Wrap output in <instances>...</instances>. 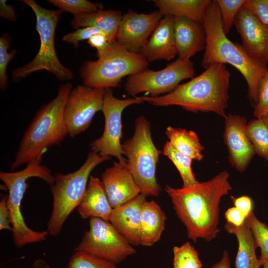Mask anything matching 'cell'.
Segmentation results:
<instances>
[{"label":"cell","mask_w":268,"mask_h":268,"mask_svg":"<svg viewBox=\"0 0 268 268\" xmlns=\"http://www.w3.org/2000/svg\"><path fill=\"white\" fill-rule=\"evenodd\" d=\"M122 15L118 10H100L98 11L74 16L71 26L75 29L80 27H94L107 36L109 42L115 41Z\"/></svg>","instance_id":"cell-24"},{"label":"cell","mask_w":268,"mask_h":268,"mask_svg":"<svg viewBox=\"0 0 268 268\" xmlns=\"http://www.w3.org/2000/svg\"><path fill=\"white\" fill-rule=\"evenodd\" d=\"M247 132L255 153L268 161V128L263 120L255 119L249 121Z\"/></svg>","instance_id":"cell-28"},{"label":"cell","mask_w":268,"mask_h":268,"mask_svg":"<svg viewBox=\"0 0 268 268\" xmlns=\"http://www.w3.org/2000/svg\"><path fill=\"white\" fill-rule=\"evenodd\" d=\"M98 33L105 34L96 27H82L65 34L62 38V41L72 44L74 47L77 48L79 46L80 41L84 40H88L91 36Z\"/></svg>","instance_id":"cell-36"},{"label":"cell","mask_w":268,"mask_h":268,"mask_svg":"<svg viewBox=\"0 0 268 268\" xmlns=\"http://www.w3.org/2000/svg\"><path fill=\"white\" fill-rule=\"evenodd\" d=\"M262 266H263V268H268V261L265 262Z\"/></svg>","instance_id":"cell-45"},{"label":"cell","mask_w":268,"mask_h":268,"mask_svg":"<svg viewBox=\"0 0 268 268\" xmlns=\"http://www.w3.org/2000/svg\"><path fill=\"white\" fill-rule=\"evenodd\" d=\"M263 120L268 128V113Z\"/></svg>","instance_id":"cell-44"},{"label":"cell","mask_w":268,"mask_h":268,"mask_svg":"<svg viewBox=\"0 0 268 268\" xmlns=\"http://www.w3.org/2000/svg\"><path fill=\"white\" fill-rule=\"evenodd\" d=\"M173 268H201L202 265L195 248L189 242L173 248Z\"/></svg>","instance_id":"cell-30"},{"label":"cell","mask_w":268,"mask_h":268,"mask_svg":"<svg viewBox=\"0 0 268 268\" xmlns=\"http://www.w3.org/2000/svg\"><path fill=\"white\" fill-rule=\"evenodd\" d=\"M7 0H0V16L2 18L11 21H15L17 16L14 7L7 4Z\"/></svg>","instance_id":"cell-42"},{"label":"cell","mask_w":268,"mask_h":268,"mask_svg":"<svg viewBox=\"0 0 268 268\" xmlns=\"http://www.w3.org/2000/svg\"><path fill=\"white\" fill-rule=\"evenodd\" d=\"M195 74L193 63L178 58L165 68L155 71L145 69L129 76L125 90L131 96L146 92L150 97L163 95L173 91L182 80Z\"/></svg>","instance_id":"cell-11"},{"label":"cell","mask_w":268,"mask_h":268,"mask_svg":"<svg viewBox=\"0 0 268 268\" xmlns=\"http://www.w3.org/2000/svg\"><path fill=\"white\" fill-rule=\"evenodd\" d=\"M128 168L139 186L141 193L157 197L161 189L156 179V165L163 153L156 148L151 137L150 124L143 116L135 121L133 136L122 143Z\"/></svg>","instance_id":"cell-9"},{"label":"cell","mask_w":268,"mask_h":268,"mask_svg":"<svg viewBox=\"0 0 268 268\" xmlns=\"http://www.w3.org/2000/svg\"><path fill=\"white\" fill-rule=\"evenodd\" d=\"M165 134L172 145L179 152L193 160L201 161L204 147L197 133L192 130L168 126Z\"/></svg>","instance_id":"cell-26"},{"label":"cell","mask_w":268,"mask_h":268,"mask_svg":"<svg viewBox=\"0 0 268 268\" xmlns=\"http://www.w3.org/2000/svg\"><path fill=\"white\" fill-rule=\"evenodd\" d=\"M142 102L140 97L118 99L113 95L112 88L105 89L101 110L105 119L104 131L100 138L91 143L92 151L103 156H114L119 162H126L121 143L123 135L122 113L127 107Z\"/></svg>","instance_id":"cell-12"},{"label":"cell","mask_w":268,"mask_h":268,"mask_svg":"<svg viewBox=\"0 0 268 268\" xmlns=\"http://www.w3.org/2000/svg\"><path fill=\"white\" fill-rule=\"evenodd\" d=\"M224 119V139L229 162L238 171L243 172L256 153L247 134V120L231 114L226 115Z\"/></svg>","instance_id":"cell-16"},{"label":"cell","mask_w":268,"mask_h":268,"mask_svg":"<svg viewBox=\"0 0 268 268\" xmlns=\"http://www.w3.org/2000/svg\"><path fill=\"white\" fill-rule=\"evenodd\" d=\"M96 61L84 62L80 68L84 85L96 88L120 86L122 78L146 69L148 62L140 53L129 51L116 40L97 56Z\"/></svg>","instance_id":"cell-7"},{"label":"cell","mask_w":268,"mask_h":268,"mask_svg":"<svg viewBox=\"0 0 268 268\" xmlns=\"http://www.w3.org/2000/svg\"><path fill=\"white\" fill-rule=\"evenodd\" d=\"M89 229L74 251H81L116 264L135 253L133 246L110 221L97 217L89 220Z\"/></svg>","instance_id":"cell-10"},{"label":"cell","mask_w":268,"mask_h":268,"mask_svg":"<svg viewBox=\"0 0 268 268\" xmlns=\"http://www.w3.org/2000/svg\"><path fill=\"white\" fill-rule=\"evenodd\" d=\"M105 91L84 84L71 90L64 110L65 122L71 137L85 131L95 114L102 110Z\"/></svg>","instance_id":"cell-13"},{"label":"cell","mask_w":268,"mask_h":268,"mask_svg":"<svg viewBox=\"0 0 268 268\" xmlns=\"http://www.w3.org/2000/svg\"><path fill=\"white\" fill-rule=\"evenodd\" d=\"M48 1L62 12H68L74 16L102 10L100 3H93L86 0H49Z\"/></svg>","instance_id":"cell-31"},{"label":"cell","mask_w":268,"mask_h":268,"mask_svg":"<svg viewBox=\"0 0 268 268\" xmlns=\"http://www.w3.org/2000/svg\"><path fill=\"white\" fill-rule=\"evenodd\" d=\"M72 89L69 82L61 85L56 97L38 111L22 136L11 169L43 158L46 150L59 144L68 134L64 110Z\"/></svg>","instance_id":"cell-4"},{"label":"cell","mask_w":268,"mask_h":268,"mask_svg":"<svg viewBox=\"0 0 268 268\" xmlns=\"http://www.w3.org/2000/svg\"><path fill=\"white\" fill-rule=\"evenodd\" d=\"M22 2L29 6L35 13L36 30L40 37V46L31 62L12 71L13 80L18 81L32 72L43 70L53 74L61 81L72 79L73 71L61 63L55 49V32L62 11L45 8L34 0H22Z\"/></svg>","instance_id":"cell-8"},{"label":"cell","mask_w":268,"mask_h":268,"mask_svg":"<svg viewBox=\"0 0 268 268\" xmlns=\"http://www.w3.org/2000/svg\"><path fill=\"white\" fill-rule=\"evenodd\" d=\"M225 229L236 236L238 249L235 259V268H260L261 265L256 254L257 247L247 218L239 226L226 222Z\"/></svg>","instance_id":"cell-23"},{"label":"cell","mask_w":268,"mask_h":268,"mask_svg":"<svg viewBox=\"0 0 268 268\" xmlns=\"http://www.w3.org/2000/svg\"><path fill=\"white\" fill-rule=\"evenodd\" d=\"M234 25L246 51L257 61L268 65V26L255 15L246 2L239 10Z\"/></svg>","instance_id":"cell-15"},{"label":"cell","mask_w":268,"mask_h":268,"mask_svg":"<svg viewBox=\"0 0 268 268\" xmlns=\"http://www.w3.org/2000/svg\"><path fill=\"white\" fill-rule=\"evenodd\" d=\"M174 37L178 58L189 61L206 48V32L201 22L185 17H174Z\"/></svg>","instance_id":"cell-18"},{"label":"cell","mask_w":268,"mask_h":268,"mask_svg":"<svg viewBox=\"0 0 268 268\" xmlns=\"http://www.w3.org/2000/svg\"><path fill=\"white\" fill-rule=\"evenodd\" d=\"M166 216L154 201H144L141 209L139 243L151 246L160 239L165 226Z\"/></svg>","instance_id":"cell-22"},{"label":"cell","mask_w":268,"mask_h":268,"mask_svg":"<svg viewBox=\"0 0 268 268\" xmlns=\"http://www.w3.org/2000/svg\"><path fill=\"white\" fill-rule=\"evenodd\" d=\"M9 220V212L7 205V196L0 201V230H12Z\"/></svg>","instance_id":"cell-40"},{"label":"cell","mask_w":268,"mask_h":268,"mask_svg":"<svg viewBox=\"0 0 268 268\" xmlns=\"http://www.w3.org/2000/svg\"><path fill=\"white\" fill-rule=\"evenodd\" d=\"M10 44V37L8 34H2L0 37V87L2 90L6 89L8 86L7 67L16 54L15 50L8 52Z\"/></svg>","instance_id":"cell-34"},{"label":"cell","mask_w":268,"mask_h":268,"mask_svg":"<svg viewBox=\"0 0 268 268\" xmlns=\"http://www.w3.org/2000/svg\"><path fill=\"white\" fill-rule=\"evenodd\" d=\"M101 182L113 208L133 199L140 189L130 172L126 162H114L101 175Z\"/></svg>","instance_id":"cell-17"},{"label":"cell","mask_w":268,"mask_h":268,"mask_svg":"<svg viewBox=\"0 0 268 268\" xmlns=\"http://www.w3.org/2000/svg\"><path fill=\"white\" fill-rule=\"evenodd\" d=\"M226 222L236 226L242 225L247 217L236 207L228 208L225 212Z\"/></svg>","instance_id":"cell-41"},{"label":"cell","mask_w":268,"mask_h":268,"mask_svg":"<svg viewBox=\"0 0 268 268\" xmlns=\"http://www.w3.org/2000/svg\"><path fill=\"white\" fill-rule=\"evenodd\" d=\"M247 220L255 241L257 247L261 249L259 261L261 266L268 261V226L260 221L252 211Z\"/></svg>","instance_id":"cell-29"},{"label":"cell","mask_w":268,"mask_h":268,"mask_svg":"<svg viewBox=\"0 0 268 268\" xmlns=\"http://www.w3.org/2000/svg\"><path fill=\"white\" fill-rule=\"evenodd\" d=\"M42 161V158L34 159L18 171L0 172V179L8 192L7 205L12 228L13 239L17 247L43 241L49 234L47 231H37L30 228L26 225L21 211L22 201L28 187L26 181L28 179L38 178L50 185L55 181V176L48 167L41 164Z\"/></svg>","instance_id":"cell-5"},{"label":"cell","mask_w":268,"mask_h":268,"mask_svg":"<svg viewBox=\"0 0 268 268\" xmlns=\"http://www.w3.org/2000/svg\"><path fill=\"white\" fill-rule=\"evenodd\" d=\"M222 18L223 30L228 34L234 24L236 16L246 0H216Z\"/></svg>","instance_id":"cell-33"},{"label":"cell","mask_w":268,"mask_h":268,"mask_svg":"<svg viewBox=\"0 0 268 268\" xmlns=\"http://www.w3.org/2000/svg\"><path fill=\"white\" fill-rule=\"evenodd\" d=\"M230 77L225 64H213L169 93L155 97H140L143 102L156 106H178L191 112H212L224 117Z\"/></svg>","instance_id":"cell-2"},{"label":"cell","mask_w":268,"mask_h":268,"mask_svg":"<svg viewBox=\"0 0 268 268\" xmlns=\"http://www.w3.org/2000/svg\"><path fill=\"white\" fill-rule=\"evenodd\" d=\"M89 45L97 50V55L102 53L108 47L110 42L104 33H98L91 36L88 40Z\"/></svg>","instance_id":"cell-39"},{"label":"cell","mask_w":268,"mask_h":268,"mask_svg":"<svg viewBox=\"0 0 268 268\" xmlns=\"http://www.w3.org/2000/svg\"><path fill=\"white\" fill-rule=\"evenodd\" d=\"M202 23L206 32V48L201 65L207 68L213 64H228L235 67L247 83L248 97L255 107L258 102L261 79L268 70L267 65L252 57L242 45L233 42L223 30L216 0H211Z\"/></svg>","instance_id":"cell-3"},{"label":"cell","mask_w":268,"mask_h":268,"mask_svg":"<svg viewBox=\"0 0 268 268\" xmlns=\"http://www.w3.org/2000/svg\"><path fill=\"white\" fill-rule=\"evenodd\" d=\"M112 209L101 180L90 175L84 197L77 207L80 217H97L109 221Z\"/></svg>","instance_id":"cell-21"},{"label":"cell","mask_w":268,"mask_h":268,"mask_svg":"<svg viewBox=\"0 0 268 268\" xmlns=\"http://www.w3.org/2000/svg\"><path fill=\"white\" fill-rule=\"evenodd\" d=\"M230 198L235 207L241 211L246 217L253 211V202L251 198L247 196L237 198L231 196Z\"/></svg>","instance_id":"cell-38"},{"label":"cell","mask_w":268,"mask_h":268,"mask_svg":"<svg viewBox=\"0 0 268 268\" xmlns=\"http://www.w3.org/2000/svg\"><path fill=\"white\" fill-rule=\"evenodd\" d=\"M246 4L263 23L268 26V0H246Z\"/></svg>","instance_id":"cell-37"},{"label":"cell","mask_w":268,"mask_h":268,"mask_svg":"<svg viewBox=\"0 0 268 268\" xmlns=\"http://www.w3.org/2000/svg\"><path fill=\"white\" fill-rule=\"evenodd\" d=\"M229 176L224 171L210 180L188 187L166 186L165 191L177 215L185 226L188 238L195 242L199 238L209 242L219 232V203L232 189Z\"/></svg>","instance_id":"cell-1"},{"label":"cell","mask_w":268,"mask_h":268,"mask_svg":"<svg viewBox=\"0 0 268 268\" xmlns=\"http://www.w3.org/2000/svg\"><path fill=\"white\" fill-rule=\"evenodd\" d=\"M147 196L140 193L137 196L113 208L109 221L132 246L139 243L141 209Z\"/></svg>","instance_id":"cell-20"},{"label":"cell","mask_w":268,"mask_h":268,"mask_svg":"<svg viewBox=\"0 0 268 268\" xmlns=\"http://www.w3.org/2000/svg\"><path fill=\"white\" fill-rule=\"evenodd\" d=\"M209 268H231V261L227 251H224L221 260Z\"/></svg>","instance_id":"cell-43"},{"label":"cell","mask_w":268,"mask_h":268,"mask_svg":"<svg viewBox=\"0 0 268 268\" xmlns=\"http://www.w3.org/2000/svg\"><path fill=\"white\" fill-rule=\"evenodd\" d=\"M268 113V70L261 79L258 102L253 112L257 119L263 120Z\"/></svg>","instance_id":"cell-35"},{"label":"cell","mask_w":268,"mask_h":268,"mask_svg":"<svg viewBox=\"0 0 268 268\" xmlns=\"http://www.w3.org/2000/svg\"><path fill=\"white\" fill-rule=\"evenodd\" d=\"M110 159V156H103L92 151L82 165L75 171L54 175L55 181L51 185L53 206L47 223L49 234L57 236L61 233L69 215L81 202L91 172L99 164Z\"/></svg>","instance_id":"cell-6"},{"label":"cell","mask_w":268,"mask_h":268,"mask_svg":"<svg viewBox=\"0 0 268 268\" xmlns=\"http://www.w3.org/2000/svg\"><path fill=\"white\" fill-rule=\"evenodd\" d=\"M163 17L159 10L138 13L129 9L122 16L116 40L129 51L140 53Z\"/></svg>","instance_id":"cell-14"},{"label":"cell","mask_w":268,"mask_h":268,"mask_svg":"<svg viewBox=\"0 0 268 268\" xmlns=\"http://www.w3.org/2000/svg\"><path fill=\"white\" fill-rule=\"evenodd\" d=\"M152 1L163 16L185 17L202 23L211 0H153Z\"/></svg>","instance_id":"cell-25"},{"label":"cell","mask_w":268,"mask_h":268,"mask_svg":"<svg viewBox=\"0 0 268 268\" xmlns=\"http://www.w3.org/2000/svg\"><path fill=\"white\" fill-rule=\"evenodd\" d=\"M174 18L172 15L164 16L140 50V54L148 62L170 61L176 56Z\"/></svg>","instance_id":"cell-19"},{"label":"cell","mask_w":268,"mask_h":268,"mask_svg":"<svg viewBox=\"0 0 268 268\" xmlns=\"http://www.w3.org/2000/svg\"><path fill=\"white\" fill-rule=\"evenodd\" d=\"M162 152L172 162L179 171L183 182V187H188L199 182L192 171L193 159L179 152L169 141L165 143Z\"/></svg>","instance_id":"cell-27"},{"label":"cell","mask_w":268,"mask_h":268,"mask_svg":"<svg viewBox=\"0 0 268 268\" xmlns=\"http://www.w3.org/2000/svg\"><path fill=\"white\" fill-rule=\"evenodd\" d=\"M66 268H118L116 264L81 251H75Z\"/></svg>","instance_id":"cell-32"}]
</instances>
